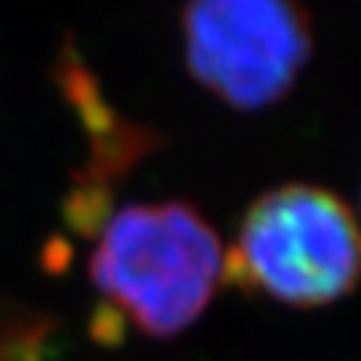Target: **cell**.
<instances>
[{"mask_svg":"<svg viewBox=\"0 0 361 361\" xmlns=\"http://www.w3.org/2000/svg\"><path fill=\"white\" fill-rule=\"evenodd\" d=\"M225 276L217 233L188 204L126 207L107 222L91 279L142 332L171 337L204 313Z\"/></svg>","mask_w":361,"mask_h":361,"instance_id":"cell-1","label":"cell"},{"mask_svg":"<svg viewBox=\"0 0 361 361\" xmlns=\"http://www.w3.org/2000/svg\"><path fill=\"white\" fill-rule=\"evenodd\" d=\"M225 276L292 308L329 305L359 276L356 219L324 188L281 185L249 207Z\"/></svg>","mask_w":361,"mask_h":361,"instance_id":"cell-2","label":"cell"},{"mask_svg":"<svg viewBox=\"0 0 361 361\" xmlns=\"http://www.w3.org/2000/svg\"><path fill=\"white\" fill-rule=\"evenodd\" d=\"M182 35L193 78L235 110L279 102L313 49L300 0H190Z\"/></svg>","mask_w":361,"mask_h":361,"instance_id":"cell-3","label":"cell"},{"mask_svg":"<svg viewBox=\"0 0 361 361\" xmlns=\"http://www.w3.org/2000/svg\"><path fill=\"white\" fill-rule=\"evenodd\" d=\"M62 86L65 91L75 99V104L80 107V113L86 116L91 134H94V145H97V161H102L99 169V185H104L102 177L110 171H123L129 166L137 155L147 150L150 142L145 137V131H131L129 126L118 123L116 118L107 113V107L102 110V99L97 97L99 91L94 86L91 75L80 67L75 49L67 43L65 54H62Z\"/></svg>","mask_w":361,"mask_h":361,"instance_id":"cell-4","label":"cell"},{"mask_svg":"<svg viewBox=\"0 0 361 361\" xmlns=\"http://www.w3.org/2000/svg\"><path fill=\"white\" fill-rule=\"evenodd\" d=\"M54 322L27 308H0V361H46Z\"/></svg>","mask_w":361,"mask_h":361,"instance_id":"cell-5","label":"cell"}]
</instances>
